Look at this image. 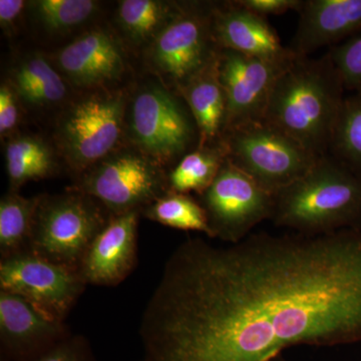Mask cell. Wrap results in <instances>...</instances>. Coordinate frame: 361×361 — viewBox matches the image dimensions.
<instances>
[{"instance_id":"19","label":"cell","mask_w":361,"mask_h":361,"mask_svg":"<svg viewBox=\"0 0 361 361\" xmlns=\"http://www.w3.org/2000/svg\"><path fill=\"white\" fill-rule=\"evenodd\" d=\"M11 85L20 99L33 108L54 106L68 94L65 80L42 54L23 59L13 70Z\"/></svg>"},{"instance_id":"31","label":"cell","mask_w":361,"mask_h":361,"mask_svg":"<svg viewBox=\"0 0 361 361\" xmlns=\"http://www.w3.org/2000/svg\"><path fill=\"white\" fill-rule=\"evenodd\" d=\"M23 0H1L0 1V25L4 32H13L20 14L25 8Z\"/></svg>"},{"instance_id":"9","label":"cell","mask_w":361,"mask_h":361,"mask_svg":"<svg viewBox=\"0 0 361 361\" xmlns=\"http://www.w3.org/2000/svg\"><path fill=\"white\" fill-rule=\"evenodd\" d=\"M128 128L133 144L163 167L183 155L194 141L186 110L164 85L141 87L130 102Z\"/></svg>"},{"instance_id":"28","label":"cell","mask_w":361,"mask_h":361,"mask_svg":"<svg viewBox=\"0 0 361 361\" xmlns=\"http://www.w3.org/2000/svg\"><path fill=\"white\" fill-rule=\"evenodd\" d=\"M33 361H97L92 344L85 336L71 334L49 353Z\"/></svg>"},{"instance_id":"29","label":"cell","mask_w":361,"mask_h":361,"mask_svg":"<svg viewBox=\"0 0 361 361\" xmlns=\"http://www.w3.org/2000/svg\"><path fill=\"white\" fill-rule=\"evenodd\" d=\"M20 97L11 84L0 87V135L1 137L11 134L20 121Z\"/></svg>"},{"instance_id":"4","label":"cell","mask_w":361,"mask_h":361,"mask_svg":"<svg viewBox=\"0 0 361 361\" xmlns=\"http://www.w3.org/2000/svg\"><path fill=\"white\" fill-rule=\"evenodd\" d=\"M221 145L227 160L274 196L307 174L320 159L265 121L228 130Z\"/></svg>"},{"instance_id":"5","label":"cell","mask_w":361,"mask_h":361,"mask_svg":"<svg viewBox=\"0 0 361 361\" xmlns=\"http://www.w3.org/2000/svg\"><path fill=\"white\" fill-rule=\"evenodd\" d=\"M111 218L99 201L80 192L40 195L28 249L51 262L78 269Z\"/></svg>"},{"instance_id":"14","label":"cell","mask_w":361,"mask_h":361,"mask_svg":"<svg viewBox=\"0 0 361 361\" xmlns=\"http://www.w3.org/2000/svg\"><path fill=\"white\" fill-rule=\"evenodd\" d=\"M140 211L111 216L80 261V275L87 285L115 287L125 281L137 263Z\"/></svg>"},{"instance_id":"30","label":"cell","mask_w":361,"mask_h":361,"mask_svg":"<svg viewBox=\"0 0 361 361\" xmlns=\"http://www.w3.org/2000/svg\"><path fill=\"white\" fill-rule=\"evenodd\" d=\"M304 0H237V2L252 13L261 16H280L294 11H300Z\"/></svg>"},{"instance_id":"3","label":"cell","mask_w":361,"mask_h":361,"mask_svg":"<svg viewBox=\"0 0 361 361\" xmlns=\"http://www.w3.org/2000/svg\"><path fill=\"white\" fill-rule=\"evenodd\" d=\"M274 197L278 227L304 235L361 230V179L329 155Z\"/></svg>"},{"instance_id":"16","label":"cell","mask_w":361,"mask_h":361,"mask_svg":"<svg viewBox=\"0 0 361 361\" xmlns=\"http://www.w3.org/2000/svg\"><path fill=\"white\" fill-rule=\"evenodd\" d=\"M213 32L220 49L273 61H290L296 56L282 44L264 16L240 6L237 0L214 6Z\"/></svg>"},{"instance_id":"21","label":"cell","mask_w":361,"mask_h":361,"mask_svg":"<svg viewBox=\"0 0 361 361\" xmlns=\"http://www.w3.org/2000/svg\"><path fill=\"white\" fill-rule=\"evenodd\" d=\"M227 159L222 145L198 147L187 154L167 176L168 191L198 195L212 185Z\"/></svg>"},{"instance_id":"26","label":"cell","mask_w":361,"mask_h":361,"mask_svg":"<svg viewBox=\"0 0 361 361\" xmlns=\"http://www.w3.org/2000/svg\"><path fill=\"white\" fill-rule=\"evenodd\" d=\"M30 6L37 20L51 32H68L82 25L97 9L92 0H37Z\"/></svg>"},{"instance_id":"7","label":"cell","mask_w":361,"mask_h":361,"mask_svg":"<svg viewBox=\"0 0 361 361\" xmlns=\"http://www.w3.org/2000/svg\"><path fill=\"white\" fill-rule=\"evenodd\" d=\"M167 174L139 149L115 151L78 176L71 191L96 199L111 216L142 211L167 193Z\"/></svg>"},{"instance_id":"10","label":"cell","mask_w":361,"mask_h":361,"mask_svg":"<svg viewBox=\"0 0 361 361\" xmlns=\"http://www.w3.org/2000/svg\"><path fill=\"white\" fill-rule=\"evenodd\" d=\"M200 196L213 239L229 244L245 239L259 223L272 219L274 195L226 159L212 185Z\"/></svg>"},{"instance_id":"17","label":"cell","mask_w":361,"mask_h":361,"mask_svg":"<svg viewBox=\"0 0 361 361\" xmlns=\"http://www.w3.org/2000/svg\"><path fill=\"white\" fill-rule=\"evenodd\" d=\"M288 49L298 56L336 47L361 30V0H304Z\"/></svg>"},{"instance_id":"12","label":"cell","mask_w":361,"mask_h":361,"mask_svg":"<svg viewBox=\"0 0 361 361\" xmlns=\"http://www.w3.org/2000/svg\"><path fill=\"white\" fill-rule=\"evenodd\" d=\"M295 58L273 61L220 49L218 71L227 99L224 134L239 126L264 121L275 82Z\"/></svg>"},{"instance_id":"25","label":"cell","mask_w":361,"mask_h":361,"mask_svg":"<svg viewBox=\"0 0 361 361\" xmlns=\"http://www.w3.org/2000/svg\"><path fill=\"white\" fill-rule=\"evenodd\" d=\"M329 156L361 179V94L344 99Z\"/></svg>"},{"instance_id":"2","label":"cell","mask_w":361,"mask_h":361,"mask_svg":"<svg viewBox=\"0 0 361 361\" xmlns=\"http://www.w3.org/2000/svg\"><path fill=\"white\" fill-rule=\"evenodd\" d=\"M345 90L329 54L296 56L275 82L264 121L322 158L329 155Z\"/></svg>"},{"instance_id":"1","label":"cell","mask_w":361,"mask_h":361,"mask_svg":"<svg viewBox=\"0 0 361 361\" xmlns=\"http://www.w3.org/2000/svg\"><path fill=\"white\" fill-rule=\"evenodd\" d=\"M139 334L142 361H269L291 346L361 341V230L187 239Z\"/></svg>"},{"instance_id":"24","label":"cell","mask_w":361,"mask_h":361,"mask_svg":"<svg viewBox=\"0 0 361 361\" xmlns=\"http://www.w3.org/2000/svg\"><path fill=\"white\" fill-rule=\"evenodd\" d=\"M145 217L183 231L202 232L213 239L205 209L189 194L167 192L142 211Z\"/></svg>"},{"instance_id":"11","label":"cell","mask_w":361,"mask_h":361,"mask_svg":"<svg viewBox=\"0 0 361 361\" xmlns=\"http://www.w3.org/2000/svg\"><path fill=\"white\" fill-rule=\"evenodd\" d=\"M213 8L180 6L151 45V61L180 87L219 54L213 32Z\"/></svg>"},{"instance_id":"6","label":"cell","mask_w":361,"mask_h":361,"mask_svg":"<svg viewBox=\"0 0 361 361\" xmlns=\"http://www.w3.org/2000/svg\"><path fill=\"white\" fill-rule=\"evenodd\" d=\"M126 109L122 90H97L73 102L63 114L56 142L78 177L116 151Z\"/></svg>"},{"instance_id":"22","label":"cell","mask_w":361,"mask_h":361,"mask_svg":"<svg viewBox=\"0 0 361 361\" xmlns=\"http://www.w3.org/2000/svg\"><path fill=\"white\" fill-rule=\"evenodd\" d=\"M39 196L25 198L18 192L4 195L0 201V259L30 248L33 220Z\"/></svg>"},{"instance_id":"15","label":"cell","mask_w":361,"mask_h":361,"mask_svg":"<svg viewBox=\"0 0 361 361\" xmlns=\"http://www.w3.org/2000/svg\"><path fill=\"white\" fill-rule=\"evenodd\" d=\"M56 59L59 71L71 84L84 89L116 82L127 66L122 45L104 30L80 35L59 51Z\"/></svg>"},{"instance_id":"18","label":"cell","mask_w":361,"mask_h":361,"mask_svg":"<svg viewBox=\"0 0 361 361\" xmlns=\"http://www.w3.org/2000/svg\"><path fill=\"white\" fill-rule=\"evenodd\" d=\"M218 56L203 70L178 87L196 123L198 147L219 145L224 135L227 99L220 82Z\"/></svg>"},{"instance_id":"27","label":"cell","mask_w":361,"mask_h":361,"mask_svg":"<svg viewBox=\"0 0 361 361\" xmlns=\"http://www.w3.org/2000/svg\"><path fill=\"white\" fill-rule=\"evenodd\" d=\"M327 54L338 71L345 90L361 94V30L345 42L330 47Z\"/></svg>"},{"instance_id":"32","label":"cell","mask_w":361,"mask_h":361,"mask_svg":"<svg viewBox=\"0 0 361 361\" xmlns=\"http://www.w3.org/2000/svg\"><path fill=\"white\" fill-rule=\"evenodd\" d=\"M269 361H287V360H284L283 356L278 355V356H276V357L272 358V360H271Z\"/></svg>"},{"instance_id":"23","label":"cell","mask_w":361,"mask_h":361,"mask_svg":"<svg viewBox=\"0 0 361 361\" xmlns=\"http://www.w3.org/2000/svg\"><path fill=\"white\" fill-rule=\"evenodd\" d=\"M179 8L156 0H123L118 9V25L135 44L153 42Z\"/></svg>"},{"instance_id":"20","label":"cell","mask_w":361,"mask_h":361,"mask_svg":"<svg viewBox=\"0 0 361 361\" xmlns=\"http://www.w3.org/2000/svg\"><path fill=\"white\" fill-rule=\"evenodd\" d=\"M6 161L11 192H18L26 183L47 179L56 172L54 152L37 135L11 139L6 145Z\"/></svg>"},{"instance_id":"13","label":"cell","mask_w":361,"mask_h":361,"mask_svg":"<svg viewBox=\"0 0 361 361\" xmlns=\"http://www.w3.org/2000/svg\"><path fill=\"white\" fill-rule=\"evenodd\" d=\"M71 334L66 322L49 319L23 297L0 290V360H37Z\"/></svg>"},{"instance_id":"8","label":"cell","mask_w":361,"mask_h":361,"mask_svg":"<svg viewBox=\"0 0 361 361\" xmlns=\"http://www.w3.org/2000/svg\"><path fill=\"white\" fill-rule=\"evenodd\" d=\"M87 286L77 268L51 262L30 249L0 259V290L23 297L56 322H66Z\"/></svg>"}]
</instances>
